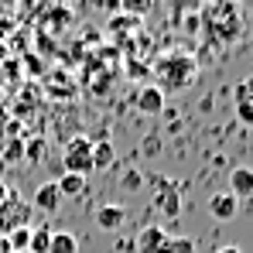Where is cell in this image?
I'll use <instances>...</instances> for the list:
<instances>
[{"label":"cell","mask_w":253,"mask_h":253,"mask_svg":"<svg viewBox=\"0 0 253 253\" xmlns=\"http://www.w3.org/2000/svg\"><path fill=\"white\" fill-rule=\"evenodd\" d=\"M137 110H140V113H147V117H158V113L165 110V92L158 89V83L144 85V89L137 92Z\"/></svg>","instance_id":"obj_7"},{"label":"cell","mask_w":253,"mask_h":253,"mask_svg":"<svg viewBox=\"0 0 253 253\" xmlns=\"http://www.w3.org/2000/svg\"><path fill=\"white\" fill-rule=\"evenodd\" d=\"M233 103H236V117L247 126H253V79H243L233 92Z\"/></svg>","instance_id":"obj_6"},{"label":"cell","mask_w":253,"mask_h":253,"mask_svg":"<svg viewBox=\"0 0 253 253\" xmlns=\"http://www.w3.org/2000/svg\"><path fill=\"white\" fill-rule=\"evenodd\" d=\"M229 195H236V199H250V195H253V168L240 165V168L229 171Z\"/></svg>","instance_id":"obj_8"},{"label":"cell","mask_w":253,"mask_h":253,"mask_svg":"<svg viewBox=\"0 0 253 253\" xmlns=\"http://www.w3.org/2000/svg\"><path fill=\"white\" fill-rule=\"evenodd\" d=\"M174 253H195V243L192 240H174Z\"/></svg>","instance_id":"obj_17"},{"label":"cell","mask_w":253,"mask_h":253,"mask_svg":"<svg viewBox=\"0 0 253 253\" xmlns=\"http://www.w3.org/2000/svg\"><path fill=\"white\" fill-rule=\"evenodd\" d=\"M137 253H174V236H168L161 226H144L137 233Z\"/></svg>","instance_id":"obj_4"},{"label":"cell","mask_w":253,"mask_h":253,"mask_svg":"<svg viewBox=\"0 0 253 253\" xmlns=\"http://www.w3.org/2000/svg\"><path fill=\"white\" fill-rule=\"evenodd\" d=\"M202 21H206V31H209L215 42H233V38H240V31H243L240 7H233V3L206 7V10H202Z\"/></svg>","instance_id":"obj_1"},{"label":"cell","mask_w":253,"mask_h":253,"mask_svg":"<svg viewBox=\"0 0 253 253\" xmlns=\"http://www.w3.org/2000/svg\"><path fill=\"white\" fill-rule=\"evenodd\" d=\"M215 253H243V250H240L236 243H226V247H219V250H215Z\"/></svg>","instance_id":"obj_18"},{"label":"cell","mask_w":253,"mask_h":253,"mask_svg":"<svg viewBox=\"0 0 253 253\" xmlns=\"http://www.w3.org/2000/svg\"><path fill=\"white\" fill-rule=\"evenodd\" d=\"M124 219H126L124 206H99V209H96V222H99V229H120Z\"/></svg>","instance_id":"obj_11"},{"label":"cell","mask_w":253,"mask_h":253,"mask_svg":"<svg viewBox=\"0 0 253 253\" xmlns=\"http://www.w3.org/2000/svg\"><path fill=\"white\" fill-rule=\"evenodd\" d=\"M161 206H165V212H168V215H174V212H178V192H174V185H171V181H168V192H165Z\"/></svg>","instance_id":"obj_16"},{"label":"cell","mask_w":253,"mask_h":253,"mask_svg":"<svg viewBox=\"0 0 253 253\" xmlns=\"http://www.w3.org/2000/svg\"><path fill=\"white\" fill-rule=\"evenodd\" d=\"M48 247H51V229H48V226L31 229V247H28V250L31 253H48Z\"/></svg>","instance_id":"obj_15"},{"label":"cell","mask_w":253,"mask_h":253,"mask_svg":"<svg viewBox=\"0 0 253 253\" xmlns=\"http://www.w3.org/2000/svg\"><path fill=\"white\" fill-rule=\"evenodd\" d=\"M92 140L89 137H72V144L65 147V174H92Z\"/></svg>","instance_id":"obj_3"},{"label":"cell","mask_w":253,"mask_h":253,"mask_svg":"<svg viewBox=\"0 0 253 253\" xmlns=\"http://www.w3.org/2000/svg\"><path fill=\"white\" fill-rule=\"evenodd\" d=\"M158 76H161V85H158L161 92L165 89H185V85H192V79H195V62L188 55H181V51H171L168 58L161 62Z\"/></svg>","instance_id":"obj_2"},{"label":"cell","mask_w":253,"mask_h":253,"mask_svg":"<svg viewBox=\"0 0 253 253\" xmlns=\"http://www.w3.org/2000/svg\"><path fill=\"white\" fill-rule=\"evenodd\" d=\"M85 185H89V178H83V174H62V178L55 181V188H58L62 199H79L85 192Z\"/></svg>","instance_id":"obj_10"},{"label":"cell","mask_w":253,"mask_h":253,"mask_svg":"<svg viewBox=\"0 0 253 253\" xmlns=\"http://www.w3.org/2000/svg\"><path fill=\"white\" fill-rule=\"evenodd\" d=\"M48 253H79V240H76L72 233H51Z\"/></svg>","instance_id":"obj_13"},{"label":"cell","mask_w":253,"mask_h":253,"mask_svg":"<svg viewBox=\"0 0 253 253\" xmlns=\"http://www.w3.org/2000/svg\"><path fill=\"white\" fill-rule=\"evenodd\" d=\"M35 206L42 212H58V206H62V195H58V188H55V181H44V185H38L35 188Z\"/></svg>","instance_id":"obj_9"},{"label":"cell","mask_w":253,"mask_h":253,"mask_svg":"<svg viewBox=\"0 0 253 253\" xmlns=\"http://www.w3.org/2000/svg\"><path fill=\"white\" fill-rule=\"evenodd\" d=\"M113 158H117V151H113V144L106 140V137H99V140H92V168L103 171L113 165Z\"/></svg>","instance_id":"obj_12"},{"label":"cell","mask_w":253,"mask_h":253,"mask_svg":"<svg viewBox=\"0 0 253 253\" xmlns=\"http://www.w3.org/2000/svg\"><path fill=\"white\" fill-rule=\"evenodd\" d=\"M7 247H10V253H24L28 247H31V229H28V226L14 229V233L7 236Z\"/></svg>","instance_id":"obj_14"},{"label":"cell","mask_w":253,"mask_h":253,"mask_svg":"<svg viewBox=\"0 0 253 253\" xmlns=\"http://www.w3.org/2000/svg\"><path fill=\"white\" fill-rule=\"evenodd\" d=\"M236 212H240V199L229 195V192H215V195L209 199V215H212V219H219V222L236 219Z\"/></svg>","instance_id":"obj_5"},{"label":"cell","mask_w":253,"mask_h":253,"mask_svg":"<svg viewBox=\"0 0 253 253\" xmlns=\"http://www.w3.org/2000/svg\"><path fill=\"white\" fill-rule=\"evenodd\" d=\"M24 253H31V250H24Z\"/></svg>","instance_id":"obj_19"}]
</instances>
